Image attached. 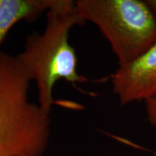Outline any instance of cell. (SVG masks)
<instances>
[{
	"label": "cell",
	"instance_id": "cell-2",
	"mask_svg": "<svg viewBox=\"0 0 156 156\" xmlns=\"http://www.w3.org/2000/svg\"><path fill=\"white\" fill-rule=\"evenodd\" d=\"M30 80L15 56L0 51V156H43L50 116L29 99Z\"/></svg>",
	"mask_w": 156,
	"mask_h": 156
},
{
	"label": "cell",
	"instance_id": "cell-5",
	"mask_svg": "<svg viewBox=\"0 0 156 156\" xmlns=\"http://www.w3.org/2000/svg\"><path fill=\"white\" fill-rule=\"evenodd\" d=\"M58 2V0H0V46L16 23L34 22Z\"/></svg>",
	"mask_w": 156,
	"mask_h": 156
},
{
	"label": "cell",
	"instance_id": "cell-4",
	"mask_svg": "<svg viewBox=\"0 0 156 156\" xmlns=\"http://www.w3.org/2000/svg\"><path fill=\"white\" fill-rule=\"evenodd\" d=\"M111 79L122 106L156 97V41L133 61L119 66Z\"/></svg>",
	"mask_w": 156,
	"mask_h": 156
},
{
	"label": "cell",
	"instance_id": "cell-3",
	"mask_svg": "<svg viewBox=\"0 0 156 156\" xmlns=\"http://www.w3.org/2000/svg\"><path fill=\"white\" fill-rule=\"evenodd\" d=\"M77 14L95 24L118 58L133 61L156 41V13L147 0H77Z\"/></svg>",
	"mask_w": 156,
	"mask_h": 156
},
{
	"label": "cell",
	"instance_id": "cell-6",
	"mask_svg": "<svg viewBox=\"0 0 156 156\" xmlns=\"http://www.w3.org/2000/svg\"><path fill=\"white\" fill-rule=\"evenodd\" d=\"M145 103L148 122L156 128V97L146 101Z\"/></svg>",
	"mask_w": 156,
	"mask_h": 156
},
{
	"label": "cell",
	"instance_id": "cell-1",
	"mask_svg": "<svg viewBox=\"0 0 156 156\" xmlns=\"http://www.w3.org/2000/svg\"><path fill=\"white\" fill-rule=\"evenodd\" d=\"M85 22L77 14L75 1L58 0L46 12V26L42 34L32 33L26 37L24 49L16 56L29 79L36 82L38 106L50 116L55 103L53 88L58 80H65L81 91L77 83L88 80L77 73V58L69 42L71 29Z\"/></svg>",
	"mask_w": 156,
	"mask_h": 156
}]
</instances>
